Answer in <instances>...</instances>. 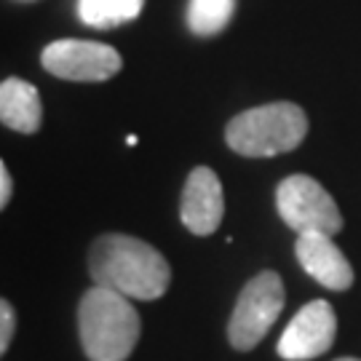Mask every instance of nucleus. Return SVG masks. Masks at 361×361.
Masks as SVG:
<instances>
[{"label":"nucleus","instance_id":"6e6552de","mask_svg":"<svg viewBox=\"0 0 361 361\" xmlns=\"http://www.w3.org/2000/svg\"><path fill=\"white\" fill-rule=\"evenodd\" d=\"M225 217L222 182L209 166H195L182 190L180 219L193 235H212Z\"/></svg>","mask_w":361,"mask_h":361},{"label":"nucleus","instance_id":"f8f14e48","mask_svg":"<svg viewBox=\"0 0 361 361\" xmlns=\"http://www.w3.org/2000/svg\"><path fill=\"white\" fill-rule=\"evenodd\" d=\"M233 11H235V0H190L188 27L195 35H214L228 27Z\"/></svg>","mask_w":361,"mask_h":361},{"label":"nucleus","instance_id":"4468645a","mask_svg":"<svg viewBox=\"0 0 361 361\" xmlns=\"http://www.w3.org/2000/svg\"><path fill=\"white\" fill-rule=\"evenodd\" d=\"M11 190H13V182H11V174H8V166L0 164V207H6L11 201Z\"/></svg>","mask_w":361,"mask_h":361},{"label":"nucleus","instance_id":"2eb2a0df","mask_svg":"<svg viewBox=\"0 0 361 361\" xmlns=\"http://www.w3.org/2000/svg\"><path fill=\"white\" fill-rule=\"evenodd\" d=\"M126 145H129V147H134V145H137V137H134V134H129V137H126Z\"/></svg>","mask_w":361,"mask_h":361},{"label":"nucleus","instance_id":"7ed1b4c3","mask_svg":"<svg viewBox=\"0 0 361 361\" xmlns=\"http://www.w3.org/2000/svg\"><path fill=\"white\" fill-rule=\"evenodd\" d=\"M308 134V116L295 102H271L238 113L225 129V142L246 158L292 153Z\"/></svg>","mask_w":361,"mask_h":361},{"label":"nucleus","instance_id":"dca6fc26","mask_svg":"<svg viewBox=\"0 0 361 361\" xmlns=\"http://www.w3.org/2000/svg\"><path fill=\"white\" fill-rule=\"evenodd\" d=\"M337 361H361V359H350V356H345V359H337Z\"/></svg>","mask_w":361,"mask_h":361},{"label":"nucleus","instance_id":"39448f33","mask_svg":"<svg viewBox=\"0 0 361 361\" xmlns=\"http://www.w3.org/2000/svg\"><path fill=\"white\" fill-rule=\"evenodd\" d=\"M276 209L297 235L322 233L335 238L343 231V214L335 198L324 190L322 182H316L308 174H292L279 182Z\"/></svg>","mask_w":361,"mask_h":361},{"label":"nucleus","instance_id":"1a4fd4ad","mask_svg":"<svg viewBox=\"0 0 361 361\" xmlns=\"http://www.w3.org/2000/svg\"><path fill=\"white\" fill-rule=\"evenodd\" d=\"M295 257L313 281H319L332 292H345L353 286V279H356L353 265L340 252V246H335L332 235H322V233L297 235Z\"/></svg>","mask_w":361,"mask_h":361},{"label":"nucleus","instance_id":"f03ea898","mask_svg":"<svg viewBox=\"0 0 361 361\" xmlns=\"http://www.w3.org/2000/svg\"><path fill=\"white\" fill-rule=\"evenodd\" d=\"M142 335V319L129 297L94 284L78 305V337L89 361H126Z\"/></svg>","mask_w":361,"mask_h":361},{"label":"nucleus","instance_id":"ddd939ff","mask_svg":"<svg viewBox=\"0 0 361 361\" xmlns=\"http://www.w3.org/2000/svg\"><path fill=\"white\" fill-rule=\"evenodd\" d=\"M13 329H16V316H13V308L8 300L0 302V353H6L8 345H11Z\"/></svg>","mask_w":361,"mask_h":361},{"label":"nucleus","instance_id":"9b49d317","mask_svg":"<svg viewBox=\"0 0 361 361\" xmlns=\"http://www.w3.org/2000/svg\"><path fill=\"white\" fill-rule=\"evenodd\" d=\"M145 8V0H78L80 22L97 30L126 25L137 19Z\"/></svg>","mask_w":361,"mask_h":361},{"label":"nucleus","instance_id":"0eeeda50","mask_svg":"<svg viewBox=\"0 0 361 361\" xmlns=\"http://www.w3.org/2000/svg\"><path fill=\"white\" fill-rule=\"evenodd\" d=\"M337 316L335 308L326 300H313L295 313V319L286 324L284 335L279 337V356L286 361L319 359L322 353L335 345Z\"/></svg>","mask_w":361,"mask_h":361},{"label":"nucleus","instance_id":"20e7f679","mask_svg":"<svg viewBox=\"0 0 361 361\" xmlns=\"http://www.w3.org/2000/svg\"><path fill=\"white\" fill-rule=\"evenodd\" d=\"M286 302L284 281L276 271L257 273L241 289L228 322V340L235 350H252L262 343Z\"/></svg>","mask_w":361,"mask_h":361},{"label":"nucleus","instance_id":"423d86ee","mask_svg":"<svg viewBox=\"0 0 361 361\" xmlns=\"http://www.w3.org/2000/svg\"><path fill=\"white\" fill-rule=\"evenodd\" d=\"M40 65L46 73L62 78V80H75V83H102L121 73L123 59L121 54L97 40H54L40 54Z\"/></svg>","mask_w":361,"mask_h":361},{"label":"nucleus","instance_id":"9d476101","mask_svg":"<svg viewBox=\"0 0 361 361\" xmlns=\"http://www.w3.org/2000/svg\"><path fill=\"white\" fill-rule=\"evenodd\" d=\"M0 121L19 134H35L43 121L38 89L22 78H6L0 83Z\"/></svg>","mask_w":361,"mask_h":361},{"label":"nucleus","instance_id":"f257e3e1","mask_svg":"<svg viewBox=\"0 0 361 361\" xmlns=\"http://www.w3.org/2000/svg\"><path fill=\"white\" fill-rule=\"evenodd\" d=\"M89 273L94 284L129 300H158L171 281L166 257L147 241L123 233H107L91 244Z\"/></svg>","mask_w":361,"mask_h":361}]
</instances>
